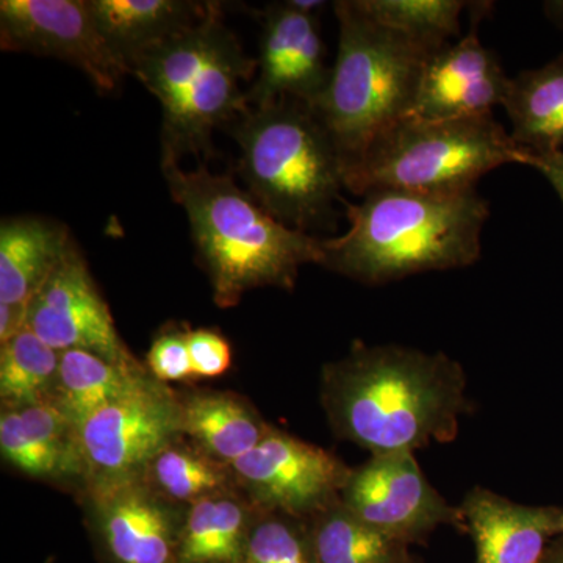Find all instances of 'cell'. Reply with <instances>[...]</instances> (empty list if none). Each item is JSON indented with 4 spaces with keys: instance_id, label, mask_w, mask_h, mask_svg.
Returning a JSON list of instances; mask_svg holds the SVG:
<instances>
[{
    "instance_id": "1",
    "label": "cell",
    "mask_w": 563,
    "mask_h": 563,
    "mask_svg": "<svg viewBox=\"0 0 563 563\" xmlns=\"http://www.w3.org/2000/svg\"><path fill=\"white\" fill-rule=\"evenodd\" d=\"M333 431L372 455L454 442L472 413L466 374L444 352L357 342L322 373Z\"/></svg>"
},
{
    "instance_id": "2",
    "label": "cell",
    "mask_w": 563,
    "mask_h": 563,
    "mask_svg": "<svg viewBox=\"0 0 563 563\" xmlns=\"http://www.w3.org/2000/svg\"><path fill=\"white\" fill-rule=\"evenodd\" d=\"M350 229L322 239L321 265L366 285L466 268L479 261L490 217L476 188L420 192L373 190L347 203Z\"/></svg>"
},
{
    "instance_id": "3",
    "label": "cell",
    "mask_w": 563,
    "mask_h": 563,
    "mask_svg": "<svg viewBox=\"0 0 563 563\" xmlns=\"http://www.w3.org/2000/svg\"><path fill=\"white\" fill-rule=\"evenodd\" d=\"M162 172L187 213L220 306L255 287L291 288L302 265H321L322 239L282 224L229 174L203 165L185 172L176 162H162Z\"/></svg>"
},
{
    "instance_id": "4",
    "label": "cell",
    "mask_w": 563,
    "mask_h": 563,
    "mask_svg": "<svg viewBox=\"0 0 563 563\" xmlns=\"http://www.w3.org/2000/svg\"><path fill=\"white\" fill-rule=\"evenodd\" d=\"M128 66L161 102L162 162L179 163L188 154L210 157L214 129L250 109L242 84L257 73V58L224 24L220 3L210 2L201 20L133 55Z\"/></svg>"
},
{
    "instance_id": "5",
    "label": "cell",
    "mask_w": 563,
    "mask_h": 563,
    "mask_svg": "<svg viewBox=\"0 0 563 563\" xmlns=\"http://www.w3.org/2000/svg\"><path fill=\"white\" fill-rule=\"evenodd\" d=\"M233 136L247 192L282 224L309 233L335 221L342 201L343 165L318 114L284 99L246 110Z\"/></svg>"
},
{
    "instance_id": "6",
    "label": "cell",
    "mask_w": 563,
    "mask_h": 563,
    "mask_svg": "<svg viewBox=\"0 0 563 563\" xmlns=\"http://www.w3.org/2000/svg\"><path fill=\"white\" fill-rule=\"evenodd\" d=\"M333 10L339 52L328 88L310 109L331 135L344 176L380 133L409 117L431 52L374 22L355 0H340Z\"/></svg>"
},
{
    "instance_id": "7",
    "label": "cell",
    "mask_w": 563,
    "mask_h": 563,
    "mask_svg": "<svg viewBox=\"0 0 563 563\" xmlns=\"http://www.w3.org/2000/svg\"><path fill=\"white\" fill-rule=\"evenodd\" d=\"M507 163L525 165V151L493 114L448 121L407 117L373 141L344 174V188L361 198L373 190L465 191Z\"/></svg>"
},
{
    "instance_id": "8",
    "label": "cell",
    "mask_w": 563,
    "mask_h": 563,
    "mask_svg": "<svg viewBox=\"0 0 563 563\" xmlns=\"http://www.w3.org/2000/svg\"><path fill=\"white\" fill-rule=\"evenodd\" d=\"M340 501L363 523L407 547L424 542L442 526L466 531L461 506L432 487L415 453L372 455L351 470Z\"/></svg>"
},
{
    "instance_id": "9",
    "label": "cell",
    "mask_w": 563,
    "mask_h": 563,
    "mask_svg": "<svg viewBox=\"0 0 563 563\" xmlns=\"http://www.w3.org/2000/svg\"><path fill=\"white\" fill-rule=\"evenodd\" d=\"M0 47L69 63L103 92L117 91L131 76L92 20L87 0H2Z\"/></svg>"
},
{
    "instance_id": "10",
    "label": "cell",
    "mask_w": 563,
    "mask_h": 563,
    "mask_svg": "<svg viewBox=\"0 0 563 563\" xmlns=\"http://www.w3.org/2000/svg\"><path fill=\"white\" fill-rule=\"evenodd\" d=\"M233 470L266 510L302 520L340 499L351 474L328 451L272 429L254 450L233 462Z\"/></svg>"
},
{
    "instance_id": "11",
    "label": "cell",
    "mask_w": 563,
    "mask_h": 563,
    "mask_svg": "<svg viewBox=\"0 0 563 563\" xmlns=\"http://www.w3.org/2000/svg\"><path fill=\"white\" fill-rule=\"evenodd\" d=\"M180 433V404L147 383L92 413L76 431L85 462L109 481L150 466Z\"/></svg>"
},
{
    "instance_id": "12",
    "label": "cell",
    "mask_w": 563,
    "mask_h": 563,
    "mask_svg": "<svg viewBox=\"0 0 563 563\" xmlns=\"http://www.w3.org/2000/svg\"><path fill=\"white\" fill-rule=\"evenodd\" d=\"M25 328L55 351H88L136 366L76 243L29 303Z\"/></svg>"
},
{
    "instance_id": "13",
    "label": "cell",
    "mask_w": 563,
    "mask_h": 563,
    "mask_svg": "<svg viewBox=\"0 0 563 563\" xmlns=\"http://www.w3.org/2000/svg\"><path fill=\"white\" fill-rule=\"evenodd\" d=\"M474 14L468 33L429 55L422 66L409 117L424 121L462 120L493 114L509 88L498 55L481 43Z\"/></svg>"
},
{
    "instance_id": "14",
    "label": "cell",
    "mask_w": 563,
    "mask_h": 563,
    "mask_svg": "<svg viewBox=\"0 0 563 563\" xmlns=\"http://www.w3.org/2000/svg\"><path fill=\"white\" fill-rule=\"evenodd\" d=\"M257 80L247 91L252 109L295 99L313 107L328 88L332 68L325 65V46L318 14L273 3L262 13Z\"/></svg>"
},
{
    "instance_id": "15",
    "label": "cell",
    "mask_w": 563,
    "mask_h": 563,
    "mask_svg": "<svg viewBox=\"0 0 563 563\" xmlns=\"http://www.w3.org/2000/svg\"><path fill=\"white\" fill-rule=\"evenodd\" d=\"M461 509L476 563H540L555 537L559 507L525 506L474 487Z\"/></svg>"
},
{
    "instance_id": "16",
    "label": "cell",
    "mask_w": 563,
    "mask_h": 563,
    "mask_svg": "<svg viewBox=\"0 0 563 563\" xmlns=\"http://www.w3.org/2000/svg\"><path fill=\"white\" fill-rule=\"evenodd\" d=\"M99 521L118 563H172L179 550L168 507L131 477L107 483Z\"/></svg>"
},
{
    "instance_id": "17",
    "label": "cell",
    "mask_w": 563,
    "mask_h": 563,
    "mask_svg": "<svg viewBox=\"0 0 563 563\" xmlns=\"http://www.w3.org/2000/svg\"><path fill=\"white\" fill-rule=\"evenodd\" d=\"M70 233L57 221L9 218L0 225V303L27 310L66 252Z\"/></svg>"
},
{
    "instance_id": "18",
    "label": "cell",
    "mask_w": 563,
    "mask_h": 563,
    "mask_svg": "<svg viewBox=\"0 0 563 563\" xmlns=\"http://www.w3.org/2000/svg\"><path fill=\"white\" fill-rule=\"evenodd\" d=\"M503 107L518 147L533 154L563 151V54L510 77Z\"/></svg>"
},
{
    "instance_id": "19",
    "label": "cell",
    "mask_w": 563,
    "mask_h": 563,
    "mask_svg": "<svg viewBox=\"0 0 563 563\" xmlns=\"http://www.w3.org/2000/svg\"><path fill=\"white\" fill-rule=\"evenodd\" d=\"M92 20L111 49L128 63L173 33L195 24L210 2L187 0H87Z\"/></svg>"
},
{
    "instance_id": "20",
    "label": "cell",
    "mask_w": 563,
    "mask_h": 563,
    "mask_svg": "<svg viewBox=\"0 0 563 563\" xmlns=\"http://www.w3.org/2000/svg\"><path fill=\"white\" fill-rule=\"evenodd\" d=\"M147 383L139 365H121L88 351H63L51 402L77 431L92 413Z\"/></svg>"
},
{
    "instance_id": "21",
    "label": "cell",
    "mask_w": 563,
    "mask_h": 563,
    "mask_svg": "<svg viewBox=\"0 0 563 563\" xmlns=\"http://www.w3.org/2000/svg\"><path fill=\"white\" fill-rule=\"evenodd\" d=\"M76 433L51 401L7 409L0 417L3 459L29 476L58 473L69 454V433Z\"/></svg>"
},
{
    "instance_id": "22",
    "label": "cell",
    "mask_w": 563,
    "mask_h": 563,
    "mask_svg": "<svg viewBox=\"0 0 563 563\" xmlns=\"http://www.w3.org/2000/svg\"><path fill=\"white\" fill-rule=\"evenodd\" d=\"M180 432L213 461L233 463L254 450L269 429L240 399L206 393L180 404Z\"/></svg>"
},
{
    "instance_id": "23",
    "label": "cell",
    "mask_w": 563,
    "mask_h": 563,
    "mask_svg": "<svg viewBox=\"0 0 563 563\" xmlns=\"http://www.w3.org/2000/svg\"><path fill=\"white\" fill-rule=\"evenodd\" d=\"M242 504L221 495L192 503L181 529L179 559L184 563H239L250 532Z\"/></svg>"
},
{
    "instance_id": "24",
    "label": "cell",
    "mask_w": 563,
    "mask_h": 563,
    "mask_svg": "<svg viewBox=\"0 0 563 563\" xmlns=\"http://www.w3.org/2000/svg\"><path fill=\"white\" fill-rule=\"evenodd\" d=\"M309 523L317 563H399L410 555L406 543L363 523L340 499Z\"/></svg>"
},
{
    "instance_id": "25",
    "label": "cell",
    "mask_w": 563,
    "mask_h": 563,
    "mask_svg": "<svg viewBox=\"0 0 563 563\" xmlns=\"http://www.w3.org/2000/svg\"><path fill=\"white\" fill-rule=\"evenodd\" d=\"M60 368V352L29 328L0 347V398L7 409L51 401Z\"/></svg>"
},
{
    "instance_id": "26",
    "label": "cell",
    "mask_w": 563,
    "mask_h": 563,
    "mask_svg": "<svg viewBox=\"0 0 563 563\" xmlns=\"http://www.w3.org/2000/svg\"><path fill=\"white\" fill-rule=\"evenodd\" d=\"M358 9L388 31L437 52L461 35L459 0H355Z\"/></svg>"
},
{
    "instance_id": "27",
    "label": "cell",
    "mask_w": 563,
    "mask_h": 563,
    "mask_svg": "<svg viewBox=\"0 0 563 563\" xmlns=\"http://www.w3.org/2000/svg\"><path fill=\"white\" fill-rule=\"evenodd\" d=\"M154 483L169 498L196 503L217 495L225 474L217 462L190 451L166 448L150 465Z\"/></svg>"
},
{
    "instance_id": "28",
    "label": "cell",
    "mask_w": 563,
    "mask_h": 563,
    "mask_svg": "<svg viewBox=\"0 0 563 563\" xmlns=\"http://www.w3.org/2000/svg\"><path fill=\"white\" fill-rule=\"evenodd\" d=\"M244 563H317L309 520L269 514L251 529Z\"/></svg>"
},
{
    "instance_id": "29",
    "label": "cell",
    "mask_w": 563,
    "mask_h": 563,
    "mask_svg": "<svg viewBox=\"0 0 563 563\" xmlns=\"http://www.w3.org/2000/svg\"><path fill=\"white\" fill-rule=\"evenodd\" d=\"M147 366L162 383L196 377L190 350H188L187 331L169 329L158 333L147 352Z\"/></svg>"
},
{
    "instance_id": "30",
    "label": "cell",
    "mask_w": 563,
    "mask_h": 563,
    "mask_svg": "<svg viewBox=\"0 0 563 563\" xmlns=\"http://www.w3.org/2000/svg\"><path fill=\"white\" fill-rule=\"evenodd\" d=\"M187 343L196 377H218L228 372L232 350L221 333L210 329L187 331Z\"/></svg>"
},
{
    "instance_id": "31",
    "label": "cell",
    "mask_w": 563,
    "mask_h": 563,
    "mask_svg": "<svg viewBox=\"0 0 563 563\" xmlns=\"http://www.w3.org/2000/svg\"><path fill=\"white\" fill-rule=\"evenodd\" d=\"M525 151V150H523ZM525 165L532 166L553 185L563 203V151L533 154L525 151Z\"/></svg>"
},
{
    "instance_id": "32",
    "label": "cell",
    "mask_w": 563,
    "mask_h": 563,
    "mask_svg": "<svg viewBox=\"0 0 563 563\" xmlns=\"http://www.w3.org/2000/svg\"><path fill=\"white\" fill-rule=\"evenodd\" d=\"M540 563H563V533L551 540Z\"/></svg>"
},
{
    "instance_id": "33",
    "label": "cell",
    "mask_w": 563,
    "mask_h": 563,
    "mask_svg": "<svg viewBox=\"0 0 563 563\" xmlns=\"http://www.w3.org/2000/svg\"><path fill=\"white\" fill-rule=\"evenodd\" d=\"M544 14L548 20L558 25L559 29H563V2H547L544 3Z\"/></svg>"
},
{
    "instance_id": "34",
    "label": "cell",
    "mask_w": 563,
    "mask_h": 563,
    "mask_svg": "<svg viewBox=\"0 0 563 563\" xmlns=\"http://www.w3.org/2000/svg\"><path fill=\"white\" fill-rule=\"evenodd\" d=\"M288 3H290L292 9L302 11V13L307 14H317L318 11L325 5V3L320 2V0H288Z\"/></svg>"
},
{
    "instance_id": "35",
    "label": "cell",
    "mask_w": 563,
    "mask_h": 563,
    "mask_svg": "<svg viewBox=\"0 0 563 563\" xmlns=\"http://www.w3.org/2000/svg\"><path fill=\"white\" fill-rule=\"evenodd\" d=\"M563 533V509H559L558 518H555V536Z\"/></svg>"
},
{
    "instance_id": "36",
    "label": "cell",
    "mask_w": 563,
    "mask_h": 563,
    "mask_svg": "<svg viewBox=\"0 0 563 563\" xmlns=\"http://www.w3.org/2000/svg\"><path fill=\"white\" fill-rule=\"evenodd\" d=\"M399 563H421V561H418L417 558H413V555L410 554L409 558L404 559V561Z\"/></svg>"
}]
</instances>
